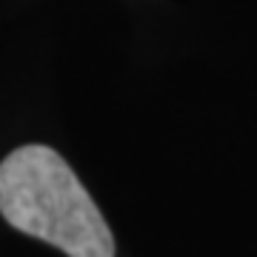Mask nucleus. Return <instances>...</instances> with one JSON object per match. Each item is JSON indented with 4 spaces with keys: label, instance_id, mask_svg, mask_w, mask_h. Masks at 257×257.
Instances as JSON below:
<instances>
[{
    "label": "nucleus",
    "instance_id": "nucleus-1",
    "mask_svg": "<svg viewBox=\"0 0 257 257\" xmlns=\"http://www.w3.org/2000/svg\"><path fill=\"white\" fill-rule=\"evenodd\" d=\"M0 214L69 257H114L106 217L49 146H20L0 163Z\"/></svg>",
    "mask_w": 257,
    "mask_h": 257
}]
</instances>
